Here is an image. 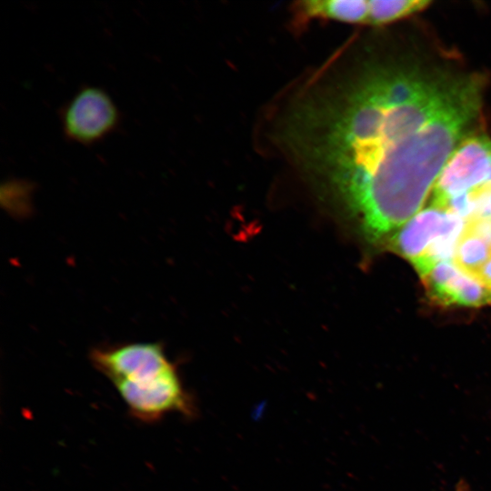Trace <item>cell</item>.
<instances>
[{
    "label": "cell",
    "instance_id": "1",
    "mask_svg": "<svg viewBox=\"0 0 491 491\" xmlns=\"http://www.w3.org/2000/svg\"><path fill=\"white\" fill-rule=\"evenodd\" d=\"M481 86L460 98L401 146L331 198L373 241L396 233L426 202L480 108Z\"/></svg>",
    "mask_w": 491,
    "mask_h": 491
},
{
    "label": "cell",
    "instance_id": "2",
    "mask_svg": "<svg viewBox=\"0 0 491 491\" xmlns=\"http://www.w3.org/2000/svg\"><path fill=\"white\" fill-rule=\"evenodd\" d=\"M464 227V219L430 205L390 237L391 246L424 275L439 262L452 261Z\"/></svg>",
    "mask_w": 491,
    "mask_h": 491
},
{
    "label": "cell",
    "instance_id": "3",
    "mask_svg": "<svg viewBox=\"0 0 491 491\" xmlns=\"http://www.w3.org/2000/svg\"><path fill=\"white\" fill-rule=\"evenodd\" d=\"M59 120L65 139L89 146L115 133L121 125L122 115L105 89L85 85L60 107Z\"/></svg>",
    "mask_w": 491,
    "mask_h": 491
},
{
    "label": "cell",
    "instance_id": "4",
    "mask_svg": "<svg viewBox=\"0 0 491 491\" xmlns=\"http://www.w3.org/2000/svg\"><path fill=\"white\" fill-rule=\"evenodd\" d=\"M136 418L152 422L169 413L195 415V400L184 387L176 367L136 382L114 385Z\"/></svg>",
    "mask_w": 491,
    "mask_h": 491
},
{
    "label": "cell",
    "instance_id": "5",
    "mask_svg": "<svg viewBox=\"0 0 491 491\" xmlns=\"http://www.w3.org/2000/svg\"><path fill=\"white\" fill-rule=\"evenodd\" d=\"M490 166L488 137L478 135L461 140L434 185L431 205L441 207L448 200L488 183Z\"/></svg>",
    "mask_w": 491,
    "mask_h": 491
},
{
    "label": "cell",
    "instance_id": "6",
    "mask_svg": "<svg viewBox=\"0 0 491 491\" xmlns=\"http://www.w3.org/2000/svg\"><path fill=\"white\" fill-rule=\"evenodd\" d=\"M95 367L113 384L139 379L175 367L159 343H127L95 348Z\"/></svg>",
    "mask_w": 491,
    "mask_h": 491
},
{
    "label": "cell",
    "instance_id": "7",
    "mask_svg": "<svg viewBox=\"0 0 491 491\" xmlns=\"http://www.w3.org/2000/svg\"><path fill=\"white\" fill-rule=\"evenodd\" d=\"M428 296L443 306H479L490 304L486 289L452 261H442L420 276Z\"/></svg>",
    "mask_w": 491,
    "mask_h": 491
},
{
    "label": "cell",
    "instance_id": "8",
    "mask_svg": "<svg viewBox=\"0 0 491 491\" xmlns=\"http://www.w3.org/2000/svg\"><path fill=\"white\" fill-rule=\"evenodd\" d=\"M293 12L298 25L313 19L370 25V1L366 0L299 1L293 6Z\"/></svg>",
    "mask_w": 491,
    "mask_h": 491
},
{
    "label": "cell",
    "instance_id": "9",
    "mask_svg": "<svg viewBox=\"0 0 491 491\" xmlns=\"http://www.w3.org/2000/svg\"><path fill=\"white\" fill-rule=\"evenodd\" d=\"M430 5L425 0H372L370 25H384L419 13Z\"/></svg>",
    "mask_w": 491,
    "mask_h": 491
},
{
    "label": "cell",
    "instance_id": "10",
    "mask_svg": "<svg viewBox=\"0 0 491 491\" xmlns=\"http://www.w3.org/2000/svg\"><path fill=\"white\" fill-rule=\"evenodd\" d=\"M455 491H473L470 487V486L465 481V480H460L456 488H455Z\"/></svg>",
    "mask_w": 491,
    "mask_h": 491
}]
</instances>
